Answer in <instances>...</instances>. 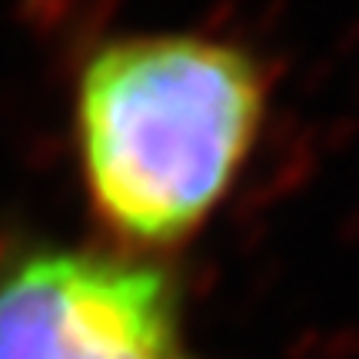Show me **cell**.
<instances>
[{
	"label": "cell",
	"instance_id": "7a4b0ae2",
	"mask_svg": "<svg viewBox=\"0 0 359 359\" xmlns=\"http://www.w3.org/2000/svg\"><path fill=\"white\" fill-rule=\"evenodd\" d=\"M0 359H200L173 273L133 253L34 243L0 259Z\"/></svg>",
	"mask_w": 359,
	"mask_h": 359
},
{
	"label": "cell",
	"instance_id": "6da1fadb",
	"mask_svg": "<svg viewBox=\"0 0 359 359\" xmlns=\"http://www.w3.org/2000/svg\"><path fill=\"white\" fill-rule=\"evenodd\" d=\"M266 114L259 64L200 34H127L77 77L74 127L93 213L127 243L173 246L213 217Z\"/></svg>",
	"mask_w": 359,
	"mask_h": 359
}]
</instances>
